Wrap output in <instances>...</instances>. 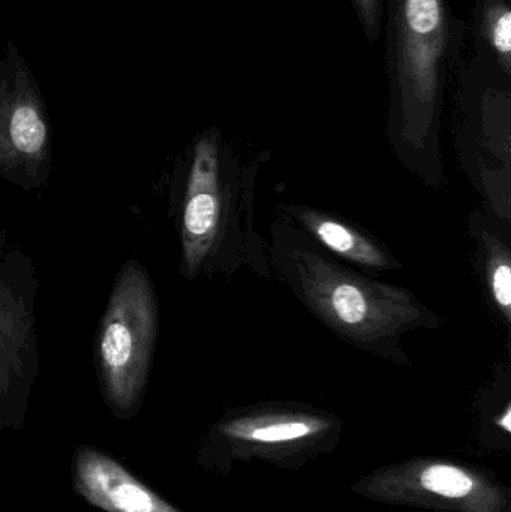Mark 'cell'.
Returning a JSON list of instances; mask_svg holds the SVG:
<instances>
[{
  "mask_svg": "<svg viewBox=\"0 0 511 512\" xmlns=\"http://www.w3.org/2000/svg\"><path fill=\"white\" fill-rule=\"evenodd\" d=\"M267 245L272 276L330 333L359 351L408 364L405 336L441 325L410 289L338 261L279 213Z\"/></svg>",
  "mask_w": 511,
  "mask_h": 512,
  "instance_id": "6da1fadb",
  "label": "cell"
},
{
  "mask_svg": "<svg viewBox=\"0 0 511 512\" xmlns=\"http://www.w3.org/2000/svg\"><path fill=\"white\" fill-rule=\"evenodd\" d=\"M387 137L402 167L440 191V135L450 71L458 65L467 24L449 0H386Z\"/></svg>",
  "mask_w": 511,
  "mask_h": 512,
  "instance_id": "7a4b0ae2",
  "label": "cell"
},
{
  "mask_svg": "<svg viewBox=\"0 0 511 512\" xmlns=\"http://www.w3.org/2000/svg\"><path fill=\"white\" fill-rule=\"evenodd\" d=\"M260 161H245L218 128L195 138L176 171L171 212L180 273L189 282L242 270L270 279L269 245L255 230Z\"/></svg>",
  "mask_w": 511,
  "mask_h": 512,
  "instance_id": "3957f363",
  "label": "cell"
},
{
  "mask_svg": "<svg viewBox=\"0 0 511 512\" xmlns=\"http://www.w3.org/2000/svg\"><path fill=\"white\" fill-rule=\"evenodd\" d=\"M344 435L338 415L296 402H267L225 412L201 438L197 465L228 477L240 463L303 468L332 453Z\"/></svg>",
  "mask_w": 511,
  "mask_h": 512,
  "instance_id": "277c9868",
  "label": "cell"
},
{
  "mask_svg": "<svg viewBox=\"0 0 511 512\" xmlns=\"http://www.w3.org/2000/svg\"><path fill=\"white\" fill-rule=\"evenodd\" d=\"M158 337L155 285L146 267L129 259L114 279L95 340L99 390L117 420H132L143 405Z\"/></svg>",
  "mask_w": 511,
  "mask_h": 512,
  "instance_id": "5b68a950",
  "label": "cell"
},
{
  "mask_svg": "<svg viewBox=\"0 0 511 512\" xmlns=\"http://www.w3.org/2000/svg\"><path fill=\"white\" fill-rule=\"evenodd\" d=\"M455 119L456 150L483 209L511 224V77L474 53L458 69Z\"/></svg>",
  "mask_w": 511,
  "mask_h": 512,
  "instance_id": "8992f818",
  "label": "cell"
},
{
  "mask_svg": "<svg viewBox=\"0 0 511 512\" xmlns=\"http://www.w3.org/2000/svg\"><path fill=\"white\" fill-rule=\"evenodd\" d=\"M357 496L432 512H511V489L491 469L444 457L381 466L351 486Z\"/></svg>",
  "mask_w": 511,
  "mask_h": 512,
  "instance_id": "52a82bcc",
  "label": "cell"
},
{
  "mask_svg": "<svg viewBox=\"0 0 511 512\" xmlns=\"http://www.w3.org/2000/svg\"><path fill=\"white\" fill-rule=\"evenodd\" d=\"M38 286L32 256L0 230V435L23 430L39 375Z\"/></svg>",
  "mask_w": 511,
  "mask_h": 512,
  "instance_id": "ba28073f",
  "label": "cell"
},
{
  "mask_svg": "<svg viewBox=\"0 0 511 512\" xmlns=\"http://www.w3.org/2000/svg\"><path fill=\"white\" fill-rule=\"evenodd\" d=\"M72 490L104 512H183L138 480L123 463L92 445L72 454Z\"/></svg>",
  "mask_w": 511,
  "mask_h": 512,
  "instance_id": "9c48e42d",
  "label": "cell"
},
{
  "mask_svg": "<svg viewBox=\"0 0 511 512\" xmlns=\"http://www.w3.org/2000/svg\"><path fill=\"white\" fill-rule=\"evenodd\" d=\"M276 213L324 252L363 273L378 276L402 268V262L380 240L333 213L305 204H284Z\"/></svg>",
  "mask_w": 511,
  "mask_h": 512,
  "instance_id": "30bf717a",
  "label": "cell"
},
{
  "mask_svg": "<svg viewBox=\"0 0 511 512\" xmlns=\"http://www.w3.org/2000/svg\"><path fill=\"white\" fill-rule=\"evenodd\" d=\"M476 249V270L492 312L511 325V224L477 209L468 218Z\"/></svg>",
  "mask_w": 511,
  "mask_h": 512,
  "instance_id": "8fae6325",
  "label": "cell"
},
{
  "mask_svg": "<svg viewBox=\"0 0 511 512\" xmlns=\"http://www.w3.org/2000/svg\"><path fill=\"white\" fill-rule=\"evenodd\" d=\"M476 441L497 456L511 450V367L501 363L474 399Z\"/></svg>",
  "mask_w": 511,
  "mask_h": 512,
  "instance_id": "7c38bea8",
  "label": "cell"
},
{
  "mask_svg": "<svg viewBox=\"0 0 511 512\" xmlns=\"http://www.w3.org/2000/svg\"><path fill=\"white\" fill-rule=\"evenodd\" d=\"M473 36L474 53L511 77V0H477Z\"/></svg>",
  "mask_w": 511,
  "mask_h": 512,
  "instance_id": "4fadbf2b",
  "label": "cell"
},
{
  "mask_svg": "<svg viewBox=\"0 0 511 512\" xmlns=\"http://www.w3.org/2000/svg\"><path fill=\"white\" fill-rule=\"evenodd\" d=\"M350 2L356 11L366 39L371 44H375L383 33L386 0H350Z\"/></svg>",
  "mask_w": 511,
  "mask_h": 512,
  "instance_id": "5bb4252c",
  "label": "cell"
}]
</instances>
